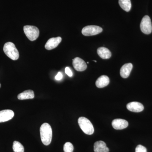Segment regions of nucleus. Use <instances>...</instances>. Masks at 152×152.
Segmentation results:
<instances>
[{
  "mask_svg": "<svg viewBox=\"0 0 152 152\" xmlns=\"http://www.w3.org/2000/svg\"><path fill=\"white\" fill-rule=\"evenodd\" d=\"M97 53L100 58L104 59L110 58L112 56L111 52L105 47H100L97 49Z\"/></svg>",
  "mask_w": 152,
  "mask_h": 152,
  "instance_id": "15",
  "label": "nucleus"
},
{
  "mask_svg": "<svg viewBox=\"0 0 152 152\" xmlns=\"http://www.w3.org/2000/svg\"><path fill=\"white\" fill-rule=\"evenodd\" d=\"M64 152H73L74 147L72 144L69 142H67L64 145Z\"/></svg>",
  "mask_w": 152,
  "mask_h": 152,
  "instance_id": "19",
  "label": "nucleus"
},
{
  "mask_svg": "<svg viewBox=\"0 0 152 152\" xmlns=\"http://www.w3.org/2000/svg\"><path fill=\"white\" fill-rule=\"evenodd\" d=\"M65 73L69 77H71L72 76V72L70 68L68 67H66L65 68Z\"/></svg>",
  "mask_w": 152,
  "mask_h": 152,
  "instance_id": "21",
  "label": "nucleus"
},
{
  "mask_svg": "<svg viewBox=\"0 0 152 152\" xmlns=\"http://www.w3.org/2000/svg\"><path fill=\"white\" fill-rule=\"evenodd\" d=\"M135 152H147V149L142 145H138L136 147Z\"/></svg>",
  "mask_w": 152,
  "mask_h": 152,
  "instance_id": "20",
  "label": "nucleus"
},
{
  "mask_svg": "<svg viewBox=\"0 0 152 152\" xmlns=\"http://www.w3.org/2000/svg\"><path fill=\"white\" fill-rule=\"evenodd\" d=\"M3 50L5 54L11 59L15 61L19 58L18 51L13 43L11 42L6 43L4 45Z\"/></svg>",
  "mask_w": 152,
  "mask_h": 152,
  "instance_id": "2",
  "label": "nucleus"
},
{
  "mask_svg": "<svg viewBox=\"0 0 152 152\" xmlns=\"http://www.w3.org/2000/svg\"><path fill=\"white\" fill-rule=\"evenodd\" d=\"M94 151L95 152H109V149L104 142L99 141L94 144Z\"/></svg>",
  "mask_w": 152,
  "mask_h": 152,
  "instance_id": "13",
  "label": "nucleus"
},
{
  "mask_svg": "<svg viewBox=\"0 0 152 152\" xmlns=\"http://www.w3.org/2000/svg\"><path fill=\"white\" fill-rule=\"evenodd\" d=\"M112 124L115 129L122 130L127 127L129 123L125 120L116 119L113 121Z\"/></svg>",
  "mask_w": 152,
  "mask_h": 152,
  "instance_id": "10",
  "label": "nucleus"
},
{
  "mask_svg": "<svg viewBox=\"0 0 152 152\" xmlns=\"http://www.w3.org/2000/svg\"><path fill=\"white\" fill-rule=\"evenodd\" d=\"M101 27L96 26H88L83 28L82 33L85 36H91L98 34L102 31Z\"/></svg>",
  "mask_w": 152,
  "mask_h": 152,
  "instance_id": "6",
  "label": "nucleus"
},
{
  "mask_svg": "<svg viewBox=\"0 0 152 152\" xmlns=\"http://www.w3.org/2000/svg\"><path fill=\"white\" fill-rule=\"evenodd\" d=\"M110 83V79L106 75L101 76L98 78L96 82V85L98 88H103L107 86Z\"/></svg>",
  "mask_w": 152,
  "mask_h": 152,
  "instance_id": "14",
  "label": "nucleus"
},
{
  "mask_svg": "<svg viewBox=\"0 0 152 152\" xmlns=\"http://www.w3.org/2000/svg\"><path fill=\"white\" fill-rule=\"evenodd\" d=\"M133 69V65L131 63L125 64L121 68L120 70V75L123 78H127L130 75Z\"/></svg>",
  "mask_w": 152,
  "mask_h": 152,
  "instance_id": "12",
  "label": "nucleus"
},
{
  "mask_svg": "<svg viewBox=\"0 0 152 152\" xmlns=\"http://www.w3.org/2000/svg\"><path fill=\"white\" fill-rule=\"evenodd\" d=\"M13 150L15 152H24V148L20 142L15 141L13 144Z\"/></svg>",
  "mask_w": 152,
  "mask_h": 152,
  "instance_id": "18",
  "label": "nucleus"
},
{
  "mask_svg": "<svg viewBox=\"0 0 152 152\" xmlns=\"http://www.w3.org/2000/svg\"><path fill=\"white\" fill-rule=\"evenodd\" d=\"M140 29L142 32L145 34H149L151 33L152 31L151 21L148 16H145L142 19L140 23Z\"/></svg>",
  "mask_w": 152,
  "mask_h": 152,
  "instance_id": "5",
  "label": "nucleus"
},
{
  "mask_svg": "<svg viewBox=\"0 0 152 152\" xmlns=\"http://www.w3.org/2000/svg\"><path fill=\"white\" fill-rule=\"evenodd\" d=\"M1 84H0V88H1Z\"/></svg>",
  "mask_w": 152,
  "mask_h": 152,
  "instance_id": "24",
  "label": "nucleus"
},
{
  "mask_svg": "<svg viewBox=\"0 0 152 152\" xmlns=\"http://www.w3.org/2000/svg\"><path fill=\"white\" fill-rule=\"evenodd\" d=\"M14 112L12 110H5L0 111V123L5 122L12 119L14 116Z\"/></svg>",
  "mask_w": 152,
  "mask_h": 152,
  "instance_id": "8",
  "label": "nucleus"
},
{
  "mask_svg": "<svg viewBox=\"0 0 152 152\" xmlns=\"http://www.w3.org/2000/svg\"><path fill=\"white\" fill-rule=\"evenodd\" d=\"M19 100H26L33 99L34 98V94L32 90H27L19 94L18 96Z\"/></svg>",
  "mask_w": 152,
  "mask_h": 152,
  "instance_id": "16",
  "label": "nucleus"
},
{
  "mask_svg": "<svg viewBox=\"0 0 152 152\" xmlns=\"http://www.w3.org/2000/svg\"><path fill=\"white\" fill-rule=\"evenodd\" d=\"M119 4L121 8L126 12L130 10L132 7L131 0H119Z\"/></svg>",
  "mask_w": 152,
  "mask_h": 152,
  "instance_id": "17",
  "label": "nucleus"
},
{
  "mask_svg": "<svg viewBox=\"0 0 152 152\" xmlns=\"http://www.w3.org/2000/svg\"><path fill=\"white\" fill-rule=\"evenodd\" d=\"M41 140L45 145H48L52 141V129L50 125L48 123H44L40 128Z\"/></svg>",
  "mask_w": 152,
  "mask_h": 152,
  "instance_id": "1",
  "label": "nucleus"
},
{
  "mask_svg": "<svg viewBox=\"0 0 152 152\" xmlns=\"http://www.w3.org/2000/svg\"><path fill=\"white\" fill-rule=\"evenodd\" d=\"M23 30L27 37L31 41L36 40L39 35V29L34 26H25L23 27Z\"/></svg>",
  "mask_w": 152,
  "mask_h": 152,
  "instance_id": "4",
  "label": "nucleus"
},
{
  "mask_svg": "<svg viewBox=\"0 0 152 152\" xmlns=\"http://www.w3.org/2000/svg\"><path fill=\"white\" fill-rule=\"evenodd\" d=\"M62 77V74L61 72H59L56 75V76L55 78H56V80H61Z\"/></svg>",
  "mask_w": 152,
  "mask_h": 152,
  "instance_id": "22",
  "label": "nucleus"
},
{
  "mask_svg": "<svg viewBox=\"0 0 152 152\" xmlns=\"http://www.w3.org/2000/svg\"><path fill=\"white\" fill-rule=\"evenodd\" d=\"M80 128L84 133L88 135H91L94 132V126L91 121L85 117H80L78 120Z\"/></svg>",
  "mask_w": 152,
  "mask_h": 152,
  "instance_id": "3",
  "label": "nucleus"
},
{
  "mask_svg": "<svg viewBox=\"0 0 152 152\" xmlns=\"http://www.w3.org/2000/svg\"><path fill=\"white\" fill-rule=\"evenodd\" d=\"M94 61L95 62H96V61H94Z\"/></svg>",
  "mask_w": 152,
  "mask_h": 152,
  "instance_id": "23",
  "label": "nucleus"
},
{
  "mask_svg": "<svg viewBox=\"0 0 152 152\" xmlns=\"http://www.w3.org/2000/svg\"><path fill=\"white\" fill-rule=\"evenodd\" d=\"M61 40L62 39L61 37L51 38L47 42L45 45V48L47 50H53L58 45Z\"/></svg>",
  "mask_w": 152,
  "mask_h": 152,
  "instance_id": "9",
  "label": "nucleus"
},
{
  "mask_svg": "<svg viewBox=\"0 0 152 152\" xmlns=\"http://www.w3.org/2000/svg\"><path fill=\"white\" fill-rule=\"evenodd\" d=\"M73 66L75 69L78 72L86 70L87 68L86 64L85 61L79 57H76L73 59Z\"/></svg>",
  "mask_w": 152,
  "mask_h": 152,
  "instance_id": "7",
  "label": "nucleus"
},
{
  "mask_svg": "<svg viewBox=\"0 0 152 152\" xmlns=\"http://www.w3.org/2000/svg\"><path fill=\"white\" fill-rule=\"evenodd\" d=\"M126 107L129 110L135 113L142 111L144 109V106L141 103L136 102H132L128 104Z\"/></svg>",
  "mask_w": 152,
  "mask_h": 152,
  "instance_id": "11",
  "label": "nucleus"
}]
</instances>
